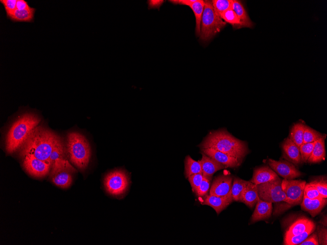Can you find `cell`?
<instances>
[{"mask_svg": "<svg viewBox=\"0 0 327 245\" xmlns=\"http://www.w3.org/2000/svg\"><path fill=\"white\" fill-rule=\"evenodd\" d=\"M233 1V0H211L213 10L215 13L220 17L223 12L231 8Z\"/></svg>", "mask_w": 327, "mask_h": 245, "instance_id": "1f68e13d", "label": "cell"}, {"mask_svg": "<svg viewBox=\"0 0 327 245\" xmlns=\"http://www.w3.org/2000/svg\"><path fill=\"white\" fill-rule=\"evenodd\" d=\"M36 9L30 7L23 10L16 9L9 18L16 22H31L34 20Z\"/></svg>", "mask_w": 327, "mask_h": 245, "instance_id": "cb8c5ba5", "label": "cell"}, {"mask_svg": "<svg viewBox=\"0 0 327 245\" xmlns=\"http://www.w3.org/2000/svg\"><path fill=\"white\" fill-rule=\"evenodd\" d=\"M23 166L29 174L37 178L47 175L51 168L49 162L40 160L31 155L24 156Z\"/></svg>", "mask_w": 327, "mask_h": 245, "instance_id": "30bf717a", "label": "cell"}, {"mask_svg": "<svg viewBox=\"0 0 327 245\" xmlns=\"http://www.w3.org/2000/svg\"><path fill=\"white\" fill-rule=\"evenodd\" d=\"M203 178L204 176L202 173L194 174L187 178L191 186L192 190L194 192L200 185Z\"/></svg>", "mask_w": 327, "mask_h": 245, "instance_id": "74e56055", "label": "cell"}, {"mask_svg": "<svg viewBox=\"0 0 327 245\" xmlns=\"http://www.w3.org/2000/svg\"><path fill=\"white\" fill-rule=\"evenodd\" d=\"M202 153L212 158L226 167H238L242 160L212 148L202 149Z\"/></svg>", "mask_w": 327, "mask_h": 245, "instance_id": "4fadbf2b", "label": "cell"}, {"mask_svg": "<svg viewBox=\"0 0 327 245\" xmlns=\"http://www.w3.org/2000/svg\"><path fill=\"white\" fill-rule=\"evenodd\" d=\"M60 139L53 132L37 127L22 146V154L31 155L49 162V156Z\"/></svg>", "mask_w": 327, "mask_h": 245, "instance_id": "7a4b0ae2", "label": "cell"}, {"mask_svg": "<svg viewBox=\"0 0 327 245\" xmlns=\"http://www.w3.org/2000/svg\"><path fill=\"white\" fill-rule=\"evenodd\" d=\"M325 137L323 135L314 142L312 152L307 162L309 163H316L324 160L326 156L325 146Z\"/></svg>", "mask_w": 327, "mask_h": 245, "instance_id": "7402d4cb", "label": "cell"}, {"mask_svg": "<svg viewBox=\"0 0 327 245\" xmlns=\"http://www.w3.org/2000/svg\"><path fill=\"white\" fill-rule=\"evenodd\" d=\"M259 199L257 185L249 181L241 194L240 202H243L248 207L252 208Z\"/></svg>", "mask_w": 327, "mask_h": 245, "instance_id": "ffe728a7", "label": "cell"}, {"mask_svg": "<svg viewBox=\"0 0 327 245\" xmlns=\"http://www.w3.org/2000/svg\"><path fill=\"white\" fill-rule=\"evenodd\" d=\"M309 183L315 186L322 198H327V182L325 178H318Z\"/></svg>", "mask_w": 327, "mask_h": 245, "instance_id": "836d02e7", "label": "cell"}, {"mask_svg": "<svg viewBox=\"0 0 327 245\" xmlns=\"http://www.w3.org/2000/svg\"><path fill=\"white\" fill-rule=\"evenodd\" d=\"M327 203V198L312 200L303 196L300 204L302 210L308 212L312 217H314L320 213Z\"/></svg>", "mask_w": 327, "mask_h": 245, "instance_id": "d6986e66", "label": "cell"}, {"mask_svg": "<svg viewBox=\"0 0 327 245\" xmlns=\"http://www.w3.org/2000/svg\"><path fill=\"white\" fill-rule=\"evenodd\" d=\"M233 201L231 194L225 196L208 195L205 196L203 205L211 207L217 215L225 209Z\"/></svg>", "mask_w": 327, "mask_h": 245, "instance_id": "5bb4252c", "label": "cell"}, {"mask_svg": "<svg viewBox=\"0 0 327 245\" xmlns=\"http://www.w3.org/2000/svg\"><path fill=\"white\" fill-rule=\"evenodd\" d=\"M104 186L107 193L118 199L124 198L129 193L131 177L124 169L117 168L109 172L104 177Z\"/></svg>", "mask_w": 327, "mask_h": 245, "instance_id": "5b68a950", "label": "cell"}, {"mask_svg": "<svg viewBox=\"0 0 327 245\" xmlns=\"http://www.w3.org/2000/svg\"><path fill=\"white\" fill-rule=\"evenodd\" d=\"M306 181L302 180H282L281 187L286 197V202L290 206L301 204L304 196Z\"/></svg>", "mask_w": 327, "mask_h": 245, "instance_id": "ba28073f", "label": "cell"}, {"mask_svg": "<svg viewBox=\"0 0 327 245\" xmlns=\"http://www.w3.org/2000/svg\"><path fill=\"white\" fill-rule=\"evenodd\" d=\"M249 181L235 178L232 183L231 195L233 201H240L241 194L246 187Z\"/></svg>", "mask_w": 327, "mask_h": 245, "instance_id": "f546056e", "label": "cell"}, {"mask_svg": "<svg viewBox=\"0 0 327 245\" xmlns=\"http://www.w3.org/2000/svg\"><path fill=\"white\" fill-rule=\"evenodd\" d=\"M299 245H318L319 242L317 232H313L311 235H309L303 242H302Z\"/></svg>", "mask_w": 327, "mask_h": 245, "instance_id": "60d3db41", "label": "cell"}, {"mask_svg": "<svg viewBox=\"0 0 327 245\" xmlns=\"http://www.w3.org/2000/svg\"><path fill=\"white\" fill-rule=\"evenodd\" d=\"M196 0H169V1L174 4H180L189 6L195 2Z\"/></svg>", "mask_w": 327, "mask_h": 245, "instance_id": "b9f144b4", "label": "cell"}, {"mask_svg": "<svg viewBox=\"0 0 327 245\" xmlns=\"http://www.w3.org/2000/svg\"><path fill=\"white\" fill-rule=\"evenodd\" d=\"M220 17L226 23L230 24L234 29L245 27L244 24L232 8H230L223 12Z\"/></svg>", "mask_w": 327, "mask_h": 245, "instance_id": "4316f807", "label": "cell"}, {"mask_svg": "<svg viewBox=\"0 0 327 245\" xmlns=\"http://www.w3.org/2000/svg\"><path fill=\"white\" fill-rule=\"evenodd\" d=\"M67 152L71 163L81 171L89 166L92 151L87 138L82 134L71 132L67 135Z\"/></svg>", "mask_w": 327, "mask_h": 245, "instance_id": "277c9868", "label": "cell"}, {"mask_svg": "<svg viewBox=\"0 0 327 245\" xmlns=\"http://www.w3.org/2000/svg\"><path fill=\"white\" fill-rule=\"evenodd\" d=\"M204 1L199 37L201 41L207 42L219 33L226 23L214 12L211 0Z\"/></svg>", "mask_w": 327, "mask_h": 245, "instance_id": "8992f818", "label": "cell"}, {"mask_svg": "<svg viewBox=\"0 0 327 245\" xmlns=\"http://www.w3.org/2000/svg\"><path fill=\"white\" fill-rule=\"evenodd\" d=\"M199 146L201 149H215L241 160L249 152L246 142L236 138L224 129L210 132Z\"/></svg>", "mask_w": 327, "mask_h": 245, "instance_id": "6da1fadb", "label": "cell"}, {"mask_svg": "<svg viewBox=\"0 0 327 245\" xmlns=\"http://www.w3.org/2000/svg\"><path fill=\"white\" fill-rule=\"evenodd\" d=\"M40 121V119L35 114L26 113L14 122L7 134L6 152L13 153L22 147Z\"/></svg>", "mask_w": 327, "mask_h": 245, "instance_id": "3957f363", "label": "cell"}, {"mask_svg": "<svg viewBox=\"0 0 327 245\" xmlns=\"http://www.w3.org/2000/svg\"><path fill=\"white\" fill-rule=\"evenodd\" d=\"M202 168L199 160L195 161L189 156H187L185 160V175L187 178L191 175L201 173Z\"/></svg>", "mask_w": 327, "mask_h": 245, "instance_id": "f1b7e54d", "label": "cell"}, {"mask_svg": "<svg viewBox=\"0 0 327 245\" xmlns=\"http://www.w3.org/2000/svg\"><path fill=\"white\" fill-rule=\"evenodd\" d=\"M323 135L309 126H304L303 143L314 142Z\"/></svg>", "mask_w": 327, "mask_h": 245, "instance_id": "d6a6232c", "label": "cell"}, {"mask_svg": "<svg viewBox=\"0 0 327 245\" xmlns=\"http://www.w3.org/2000/svg\"><path fill=\"white\" fill-rule=\"evenodd\" d=\"M278 174L267 166H261L254 170L252 179L250 181L258 185L274 180L278 178Z\"/></svg>", "mask_w": 327, "mask_h": 245, "instance_id": "e0dca14e", "label": "cell"}, {"mask_svg": "<svg viewBox=\"0 0 327 245\" xmlns=\"http://www.w3.org/2000/svg\"><path fill=\"white\" fill-rule=\"evenodd\" d=\"M314 144V142L303 143L299 146L302 162H307L312 152Z\"/></svg>", "mask_w": 327, "mask_h": 245, "instance_id": "e575fe53", "label": "cell"}, {"mask_svg": "<svg viewBox=\"0 0 327 245\" xmlns=\"http://www.w3.org/2000/svg\"><path fill=\"white\" fill-rule=\"evenodd\" d=\"M30 7L27 1L24 0H17V1L16 9L23 10L27 9Z\"/></svg>", "mask_w": 327, "mask_h": 245, "instance_id": "7bdbcfd3", "label": "cell"}, {"mask_svg": "<svg viewBox=\"0 0 327 245\" xmlns=\"http://www.w3.org/2000/svg\"><path fill=\"white\" fill-rule=\"evenodd\" d=\"M231 8L236 13L245 27L251 28L253 27V22L251 20L241 1L233 0Z\"/></svg>", "mask_w": 327, "mask_h": 245, "instance_id": "d4e9b609", "label": "cell"}, {"mask_svg": "<svg viewBox=\"0 0 327 245\" xmlns=\"http://www.w3.org/2000/svg\"><path fill=\"white\" fill-rule=\"evenodd\" d=\"M251 216V223H255L269 218L272 213V203L259 199Z\"/></svg>", "mask_w": 327, "mask_h": 245, "instance_id": "2e32d148", "label": "cell"}, {"mask_svg": "<svg viewBox=\"0 0 327 245\" xmlns=\"http://www.w3.org/2000/svg\"><path fill=\"white\" fill-rule=\"evenodd\" d=\"M304 126L303 123L299 122L294 124L290 130L289 137L299 147L303 143Z\"/></svg>", "mask_w": 327, "mask_h": 245, "instance_id": "83f0119b", "label": "cell"}, {"mask_svg": "<svg viewBox=\"0 0 327 245\" xmlns=\"http://www.w3.org/2000/svg\"><path fill=\"white\" fill-rule=\"evenodd\" d=\"M315 225L308 228L305 231L298 235L284 238V245H296L303 242L309 235L313 233L315 229Z\"/></svg>", "mask_w": 327, "mask_h": 245, "instance_id": "4dcf8cb0", "label": "cell"}, {"mask_svg": "<svg viewBox=\"0 0 327 245\" xmlns=\"http://www.w3.org/2000/svg\"><path fill=\"white\" fill-rule=\"evenodd\" d=\"M317 234L319 245H327V229L326 227L319 225L317 227Z\"/></svg>", "mask_w": 327, "mask_h": 245, "instance_id": "ab89813d", "label": "cell"}, {"mask_svg": "<svg viewBox=\"0 0 327 245\" xmlns=\"http://www.w3.org/2000/svg\"><path fill=\"white\" fill-rule=\"evenodd\" d=\"M163 1V0H149L148 1L149 6H151V8H159Z\"/></svg>", "mask_w": 327, "mask_h": 245, "instance_id": "ee69618b", "label": "cell"}, {"mask_svg": "<svg viewBox=\"0 0 327 245\" xmlns=\"http://www.w3.org/2000/svg\"><path fill=\"white\" fill-rule=\"evenodd\" d=\"M201 154L202 158L199 161L204 177L211 179L212 176L214 173L226 167L205 154L201 153Z\"/></svg>", "mask_w": 327, "mask_h": 245, "instance_id": "9a60e30c", "label": "cell"}, {"mask_svg": "<svg viewBox=\"0 0 327 245\" xmlns=\"http://www.w3.org/2000/svg\"><path fill=\"white\" fill-rule=\"evenodd\" d=\"M51 167V175L62 170H76L67 160L64 145L60 139L53 150L48 160Z\"/></svg>", "mask_w": 327, "mask_h": 245, "instance_id": "9c48e42d", "label": "cell"}, {"mask_svg": "<svg viewBox=\"0 0 327 245\" xmlns=\"http://www.w3.org/2000/svg\"><path fill=\"white\" fill-rule=\"evenodd\" d=\"M282 180L279 178L257 185L261 200L272 203L286 202V197L281 187Z\"/></svg>", "mask_w": 327, "mask_h": 245, "instance_id": "52a82bcc", "label": "cell"}, {"mask_svg": "<svg viewBox=\"0 0 327 245\" xmlns=\"http://www.w3.org/2000/svg\"><path fill=\"white\" fill-rule=\"evenodd\" d=\"M232 182L231 176L220 175L216 177L210 189V195L225 196L231 194Z\"/></svg>", "mask_w": 327, "mask_h": 245, "instance_id": "7c38bea8", "label": "cell"}, {"mask_svg": "<svg viewBox=\"0 0 327 245\" xmlns=\"http://www.w3.org/2000/svg\"><path fill=\"white\" fill-rule=\"evenodd\" d=\"M268 163L277 174L286 179H293L302 176V173L291 162L285 160H275L269 158Z\"/></svg>", "mask_w": 327, "mask_h": 245, "instance_id": "8fae6325", "label": "cell"}, {"mask_svg": "<svg viewBox=\"0 0 327 245\" xmlns=\"http://www.w3.org/2000/svg\"><path fill=\"white\" fill-rule=\"evenodd\" d=\"M304 196L312 200L322 199L323 198L319 194L315 186L310 183H306L305 185L304 191Z\"/></svg>", "mask_w": 327, "mask_h": 245, "instance_id": "d590c367", "label": "cell"}, {"mask_svg": "<svg viewBox=\"0 0 327 245\" xmlns=\"http://www.w3.org/2000/svg\"><path fill=\"white\" fill-rule=\"evenodd\" d=\"M205 1L202 0H196L189 6L192 10L195 17V34L198 37L200 34L201 22L203 12L204 11Z\"/></svg>", "mask_w": 327, "mask_h": 245, "instance_id": "484cf974", "label": "cell"}, {"mask_svg": "<svg viewBox=\"0 0 327 245\" xmlns=\"http://www.w3.org/2000/svg\"><path fill=\"white\" fill-rule=\"evenodd\" d=\"M314 225V223L308 219L305 218L299 219L288 228L285 232L284 238L300 234Z\"/></svg>", "mask_w": 327, "mask_h": 245, "instance_id": "44dd1931", "label": "cell"}, {"mask_svg": "<svg viewBox=\"0 0 327 245\" xmlns=\"http://www.w3.org/2000/svg\"><path fill=\"white\" fill-rule=\"evenodd\" d=\"M210 179L204 177L201 183L194 192L197 197H202L207 194L210 189Z\"/></svg>", "mask_w": 327, "mask_h": 245, "instance_id": "8d00e7d4", "label": "cell"}, {"mask_svg": "<svg viewBox=\"0 0 327 245\" xmlns=\"http://www.w3.org/2000/svg\"><path fill=\"white\" fill-rule=\"evenodd\" d=\"M281 147L286 157L294 165H298L302 162L299 147L289 137L283 141Z\"/></svg>", "mask_w": 327, "mask_h": 245, "instance_id": "ac0fdd59", "label": "cell"}, {"mask_svg": "<svg viewBox=\"0 0 327 245\" xmlns=\"http://www.w3.org/2000/svg\"><path fill=\"white\" fill-rule=\"evenodd\" d=\"M17 0H0V2L3 5L7 17H8L16 9Z\"/></svg>", "mask_w": 327, "mask_h": 245, "instance_id": "f35d334b", "label": "cell"}, {"mask_svg": "<svg viewBox=\"0 0 327 245\" xmlns=\"http://www.w3.org/2000/svg\"><path fill=\"white\" fill-rule=\"evenodd\" d=\"M69 170H62L52 175V182L57 186L67 188L70 186L72 178Z\"/></svg>", "mask_w": 327, "mask_h": 245, "instance_id": "603a6c76", "label": "cell"}]
</instances>
